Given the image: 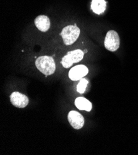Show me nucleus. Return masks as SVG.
I'll return each instance as SVG.
<instances>
[{"mask_svg": "<svg viewBox=\"0 0 138 155\" xmlns=\"http://www.w3.org/2000/svg\"><path fill=\"white\" fill-rule=\"evenodd\" d=\"M119 44L120 40L118 33L115 30L109 31L104 41V45L106 49L110 51H115L119 48Z\"/></svg>", "mask_w": 138, "mask_h": 155, "instance_id": "obj_4", "label": "nucleus"}, {"mask_svg": "<svg viewBox=\"0 0 138 155\" xmlns=\"http://www.w3.org/2000/svg\"><path fill=\"white\" fill-rule=\"evenodd\" d=\"M68 119L71 126L74 129H80L84 124V119L83 116L77 111H70L68 113Z\"/></svg>", "mask_w": 138, "mask_h": 155, "instance_id": "obj_5", "label": "nucleus"}, {"mask_svg": "<svg viewBox=\"0 0 138 155\" xmlns=\"http://www.w3.org/2000/svg\"><path fill=\"white\" fill-rule=\"evenodd\" d=\"M88 85V81L86 79H80V82L77 86V91L79 94H84L86 91V87Z\"/></svg>", "mask_w": 138, "mask_h": 155, "instance_id": "obj_11", "label": "nucleus"}, {"mask_svg": "<svg viewBox=\"0 0 138 155\" xmlns=\"http://www.w3.org/2000/svg\"><path fill=\"white\" fill-rule=\"evenodd\" d=\"M37 69L45 75L53 74L56 69V65L52 57L48 56H40L35 61Z\"/></svg>", "mask_w": 138, "mask_h": 155, "instance_id": "obj_1", "label": "nucleus"}, {"mask_svg": "<svg viewBox=\"0 0 138 155\" xmlns=\"http://www.w3.org/2000/svg\"><path fill=\"white\" fill-rule=\"evenodd\" d=\"M37 28L42 32H47L50 27V21L47 15H40L34 21Z\"/></svg>", "mask_w": 138, "mask_h": 155, "instance_id": "obj_8", "label": "nucleus"}, {"mask_svg": "<svg viewBox=\"0 0 138 155\" xmlns=\"http://www.w3.org/2000/svg\"><path fill=\"white\" fill-rule=\"evenodd\" d=\"M83 58L84 52L81 50H76L69 51L63 58L62 61H61V64L65 68H69L73 64L81 61Z\"/></svg>", "mask_w": 138, "mask_h": 155, "instance_id": "obj_3", "label": "nucleus"}, {"mask_svg": "<svg viewBox=\"0 0 138 155\" xmlns=\"http://www.w3.org/2000/svg\"><path fill=\"white\" fill-rule=\"evenodd\" d=\"M106 2L105 0H93L91 9L97 14H100L106 9Z\"/></svg>", "mask_w": 138, "mask_h": 155, "instance_id": "obj_10", "label": "nucleus"}, {"mask_svg": "<svg viewBox=\"0 0 138 155\" xmlns=\"http://www.w3.org/2000/svg\"><path fill=\"white\" fill-rule=\"evenodd\" d=\"M80 35V29L76 25H68L61 31V35L66 45L73 44Z\"/></svg>", "mask_w": 138, "mask_h": 155, "instance_id": "obj_2", "label": "nucleus"}, {"mask_svg": "<svg viewBox=\"0 0 138 155\" xmlns=\"http://www.w3.org/2000/svg\"><path fill=\"white\" fill-rule=\"evenodd\" d=\"M75 105L79 110L90 111L92 110V103L84 97H79L75 100Z\"/></svg>", "mask_w": 138, "mask_h": 155, "instance_id": "obj_9", "label": "nucleus"}, {"mask_svg": "<svg viewBox=\"0 0 138 155\" xmlns=\"http://www.w3.org/2000/svg\"><path fill=\"white\" fill-rule=\"evenodd\" d=\"M89 72L88 68L84 65H78L72 68L69 72V77L72 81H78Z\"/></svg>", "mask_w": 138, "mask_h": 155, "instance_id": "obj_7", "label": "nucleus"}, {"mask_svg": "<svg viewBox=\"0 0 138 155\" xmlns=\"http://www.w3.org/2000/svg\"><path fill=\"white\" fill-rule=\"evenodd\" d=\"M10 101L13 106L19 108H24L29 104L27 97L18 91L12 93L10 96Z\"/></svg>", "mask_w": 138, "mask_h": 155, "instance_id": "obj_6", "label": "nucleus"}]
</instances>
